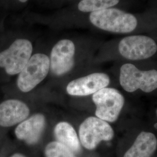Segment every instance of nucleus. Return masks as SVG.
<instances>
[{"instance_id": "39448f33", "label": "nucleus", "mask_w": 157, "mask_h": 157, "mask_svg": "<svg viewBox=\"0 0 157 157\" xmlns=\"http://www.w3.org/2000/svg\"><path fill=\"white\" fill-rule=\"evenodd\" d=\"M93 101L96 106V117L109 122L118 119L124 104V96L118 90L107 87L93 94Z\"/></svg>"}, {"instance_id": "dca6fc26", "label": "nucleus", "mask_w": 157, "mask_h": 157, "mask_svg": "<svg viewBox=\"0 0 157 157\" xmlns=\"http://www.w3.org/2000/svg\"><path fill=\"white\" fill-rule=\"evenodd\" d=\"M11 157H26L25 155H23V154H19V153H17V154H13V155H12Z\"/></svg>"}, {"instance_id": "f257e3e1", "label": "nucleus", "mask_w": 157, "mask_h": 157, "mask_svg": "<svg viewBox=\"0 0 157 157\" xmlns=\"http://www.w3.org/2000/svg\"><path fill=\"white\" fill-rule=\"evenodd\" d=\"M89 19L96 28L115 33L132 32L137 26L134 15L114 8L91 12Z\"/></svg>"}, {"instance_id": "0eeeda50", "label": "nucleus", "mask_w": 157, "mask_h": 157, "mask_svg": "<svg viewBox=\"0 0 157 157\" xmlns=\"http://www.w3.org/2000/svg\"><path fill=\"white\" fill-rule=\"evenodd\" d=\"M118 49L121 56L130 60L146 59L157 52L155 41L146 36L126 37L119 43Z\"/></svg>"}, {"instance_id": "20e7f679", "label": "nucleus", "mask_w": 157, "mask_h": 157, "mask_svg": "<svg viewBox=\"0 0 157 157\" xmlns=\"http://www.w3.org/2000/svg\"><path fill=\"white\" fill-rule=\"evenodd\" d=\"M50 69L48 56L41 53L34 54L19 73L17 79V87L23 93L33 90L46 78Z\"/></svg>"}, {"instance_id": "9b49d317", "label": "nucleus", "mask_w": 157, "mask_h": 157, "mask_svg": "<svg viewBox=\"0 0 157 157\" xmlns=\"http://www.w3.org/2000/svg\"><path fill=\"white\" fill-rule=\"evenodd\" d=\"M45 117L41 113H36L19 124L15 130V134L19 140L33 145L39 141L45 129Z\"/></svg>"}, {"instance_id": "2eb2a0df", "label": "nucleus", "mask_w": 157, "mask_h": 157, "mask_svg": "<svg viewBox=\"0 0 157 157\" xmlns=\"http://www.w3.org/2000/svg\"><path fill=\"white\" fill-rule=\"evenodd\" d=\"M44 152L45 157H76L73 152L58 141L48 144Z\"/></svg>"}, {"instance_id": "7ed1b4c3", "label": "nucleus", "mask_w": 157, "mask_h": 157, "mask_svg": "<svg viewBox=\"0 0 157 157\" xmlns=\"http://www.w3.org/2000/svg\"><path fill=\"white\" fill-rule=\"evenodd\" d=\"M119 82L124 90L129 93L138 89L150 93L157 89V71H141L134 65L126 63L121 67Z\"/></svg>"}, {"instance_id": "f3484780", "label": "nucleus", "mask_w": 157, "mask_h": 157, "mask_svg": "<svg viewBox=\"0 0 157 157\" xmlns=\"http://www.w3.org/2000/svg\"><path fill=\"white\" fill-rule=\"evenodd\" d=\"M19 2H22V3H25V2H26L28 0H18Z\"/></svg>"}, {"instance_id": "6e6552de", "label": "nucleus", "mask_w": 157, "mask_h": 157, "mask_svg": "<svg viewBox=\"0 0 157 157\" xmlns=\"http://www.w3.org/2000/svg\"><path fill=\"white\" fill-rule=\"evenodd\" d=\"M75 45L71 40L62 39L58 41L51 52L50 70L56 76L69 72L74 66Z\"/></svg>"}, {"instance_id": "1a4fd4ad", "label": "nucleus", "mask_w": 157, "mask_h": 157, "mask_svg": "<svg viewBox=\"0 0 157 157\" xmlns=\"http://www.w3.org/2000/svg\"><path fill=\"white\" fill-rule=\"evenodd\" d=\"M110 82L107 74L94 73L77 78L69 83L67 87V94L73 96H86L94 94L105 88Z\"/></svg>"}, {"instance_id": "ddd939ff", "label": "nucleus", "mask_w": 157, "mask_h": 157, "mask_svg": "<svg viewBox=\"0 0 157 157\" xmlns=\"http://www.w3.org/2000/svg\"><path fill=\"white\" fill-rule=\"evenodd\" d=\"M56 141L66 146L74 153L81 150L80 142L73 126L66 122H61L56 124L54 130Z\"/></svg>"}, {"instance_id": "4468645a", "label": "nucleus", "mask_w": 157, "mask_h": 157, "mask_svg": "<svg viewBox=\"0 0 157 157\" xmlns=\"http://www.w3.org/2000/svg\"><path fill=\"white\" fill-rule=\"evenodd\" d=\"M120 0H82L78 6L82 12H93L111 8L118 4Z\"/></svg>"}, {"instance_id": "f8f14e48", "label": "nucleus", "mask_w": 157, "mask_h": 157, "mask_svg": "<svg viewBox=\"0 0 157 157\" xmlns=\"http://www.w3.org/2000/svg\"><path fill=\"white\" fill-rule=\"evenodd\" d=\"M157 147L155 136L150 132H142L137 136L132 146L124 157H151Z\"/></svg>"}, {"instance_id": "a211bd4d", "label": "nucleus", "mask_w": 157, "mask_h": 157, "mask_svg": "<svg viewBox=\"0 0 157 157\" xmlns=\"http://www.w3.org/2000/svg\"></svg>"}, {"instance_id": "f03ea898", "label": "nucleus", "mask_w": 157, "mask_h": 157, "mask_svg": "<svg viewBox=\"0 0 157 157\" xmlns=\"http://www.w3.org/2000/svg\"><path fill=\"white\" fill-rule=\"evenodd\" d=\"M32 51L30 41L25 39L15 40L7 48L0 52V68L8 75L19 74L28 63Z\"/></svg>"}, {"instance_id": "9d476101", "label": "nucleus", "mask_w": 157, "mask_h": 157, "mask_svg": "<svg viewBox=\"0 0 157 157\" xmlns=\"http://www.w3.org/2000/svg\"><path fill=\"white\" fill-rule=\"evenodd\" d=\"M30 109L22 101L10 99L0 104V126L11 127L20 124L28 117Z\"/></svg>"}, {"instance_id": "423d86ee", "label": "nucleus", "mask_w": 157, "mask_h": 157, "mask_svg": "<svg viewBox=\"0 0 157 157\" xmlns=\"http://www.w3.org/2000/svg\"><path fill=\"white\" fill-rule=\"evenodd\" d=\"M78 135L82 145L85 148L92 150L102 141L111 140L114 136V132L106 121L97 117H90L80 124Z\"/></svg>"}]
</instances>
